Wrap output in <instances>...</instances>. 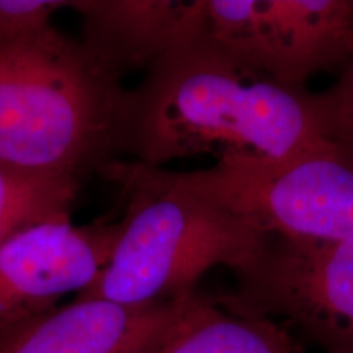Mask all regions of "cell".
<instances>
[{
    "mask_svg": "<svg viewBox=\"0 0 353 353\" xmlns=\"http://www.w3.org/2000/svg\"><path fill=\"white\" fill-rule=\"evenodd\" d=\"M314 95L329 134L353 148V63L329 90Z\"/></svg>",
    "mask_w": 353,
    "mask_h": 353,
    "instance_id": "cell-13",
    "label": "cell"
},
{
    "mask_svg": "<svg viewBox=\"0 0 353 353\" xmlns=\"http://www.w3.org/2000/svg\"><path fill=\"white\" fill-rule=\"evenodd\" d=\"M120 221L87 226L48 223L0 247V335L54 309L64 294L82 293L112 259Z\"/></svg>",
    "mask_w": 353,
    "mask_h": 353,
    "instance_id": "cell-7",
    "label": "cell"
},
{
    "mask_svg": "<svg viewBox=\"0 0 353 353\" xmlns=\"http://www.w3.org/2000/svg\"><path fill=\"white\" fill-rule=\"evenodd\" d=\"M82 46L113 76L145 69L201 30V0H77Z\"/></svg>",
    "mask_w": 353,
    "mask_h": 353,
    "instance_id": "cell-9",
    "label": "cell"
},
{
    "mask_svg": "<svg viewBox=\"0 0 353 353\" xmlns=\"http://www.w3.org/2000/svg\"><path fill=\"white\" fill-rule=\"evenodd\" d=\"M236 276V291L219 299L224 307L288 322L327 353H353V241L272 236Z\"/></svg>",
    "mask_w": 353,
    "mask_h": 353,
    "instance_id": "cell-6",
    "label": "cell"
},
{
    "mask_svg": "<svg viewBox=\"0 0 353 353\" xmlns=\"http://www.w3.org/2000/svg\"><path fill=\"white\" fill-rule=\"evenodd\" d=\"M65 0H0V43L37 37L52 26V17L68 8Z\"/></svg>",
    "mask_w": 353,
    "mask_h": 353,
    "instance_id": "cell-12",
    "label": "cell"
},
{
    "mask_svg": "<svg viewBox=\"0 0 353 353\" xmlns=\"http://www.w3.org/2000/svg\"><path fill=\"white\" fill-rule=\"evenodd\" d=\"M201 33L242 68L301 90L353 63V0H201Z\"/></svg>",
    "mask_w": 353,
    "mask_h": 353,
    "instance_id": "cell-5",
    "label": "cell"
},
{
    "mask_svg": "<svg viewBox=\"0 0 353 353\" xmlns=\"http://www.w3.org/2000/svg\"><path fill=\"white\" fill-rule=\"evenodd\" d=\"M144 353H299L275 322L241 314L200 296L180 299L165 332Z\"/></svg>",
    "mask_w": 353,
    "mask_h": 353,
    "instance_id": "cell-10",
    "label": "cell"
},
{
    "mask_svg": "<svg viewBox=\"0 0 353 353\" xmlns=\"http://www.w3.org/2000/svg\"><path fill=\"white\" fill-rule=\"evenodd\" d=\"M334 139L316 95L242 68L201 30L126 90L117 154L151 167L211 154L281 159Z\"/></svg>",
    "mask_w": 353,
    "mask_h": 353,
    "instance_id": "cell-1",
    "label": "cell"
},
{
    "mask_svg": "<svg viewBox=\"0 0 353 353\" xmlns=\"http://www.w3.org/2000/svg\"><path fill=\"white\" fill-rule=\"evenodd\" d=\"M99 174L120 187L126 213L112 259L79 299L125 306L175 301L214 267L244 272L272 237L164 167L113 159Z\"/></svg>",
    "mask_w": 353,
    "mask_h": 353,
    "instance_id": "cell-2",
    "label": "cell"
},
{
    "mask_svg": "<svg viewBox=\"0 0 353 353\" xmlns=\"http://www.w3.org/2000/svg\"><path fill=\"white\" fill-rule=\"evenodd\" d=\"M126 88L54 26L0 43V164L83 176L113 161Z\"/></svg>",
    "mask_w": 353,
    "mask_h": 353,
    "instance_id": "cell-3",
    "label": "cell"
},
{
    "mask_svg": "<svg viewBox=\"0 0 353 353\" xmlns=\"http://www.w3.org/2000/svg\"><path fill=\"white\" fill-rule=\"evenodd\" d=\"M81 179L0 164V247L48 223H69Z\"/></svg>",
    "mask_w": 353,
    "mask_h": 353,
    "instance_id": "cell-11",
    "label": "cell"
},
{
    "mask_svg": "<svg viewBox=\"0 0 353 353\" xmlns=\"http://www.w3.org/2000/svg\"><path fill=\"white\" fill-rule=\"evenodd\" d=\"M180 299L125 306L77 298L0 335V353H144L174 321Z\"/></svg>",
    "mask_w": 353,
    "mask_h": 353,
    "instance_id": "cell-8",
    "label": "cell"
},
{
    "mask_svg": "<svg viewBox=\"0 0 353 353\" xmlns=\"http://www.w3.org/2000/svg\"><path fill=\"white\" fill-rule=\"evenodd\" d=\"M176 174L188 188L270 236L353 241V148L342 141L281 159L228 156L208 169Z\"/></svg>",
    "mask_w": 353,
    "mask_h": 353,
    "instance_id": "cell-4",
    "label": "cell"
}]
</instances>
